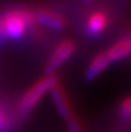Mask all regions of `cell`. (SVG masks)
Listing matches in <instances>:
<instances>
[{"mask_svg":"<svg viewBox=\"0 0 131 132\" xmlns=\"http://www.w3.org/2000/svg\"><path fill=\"white\" fill-rule=\"evenodd\" d=\"M57 81H58L57 78L53 74L45 75L41 80H38L31 88L28 89V92L21 98V102H20L21 111L22 112L30 111L39 102V100L44 96V94L46 92H50L51 88L57 85Z\"/></svg>","mask_w":131,"mask_h":132,"instance_id":"cell-1","label":"cell"},{"mask_svg":"<svg viewBox=\"0 0 131 132\" xmlns=\"http://www.w3.org/2000/svg\"><path fill=\"white\" fill-rule=\"evenodd\" d=\"M28 16L21 13H11L0 22V36L9 37L13 39L20 38L28 24Z\"/></svg>","mask_w":131,"mask_h":132,"instance_id":"cell-2","label":"cell"},{"mask_svg":"<svg viewBox=\"0 0 131 132\" xmlns=\"http://www.w3.org/2000/svg\"><path fill=\"white\" fill-rule=\"evenodd\" d=\"M76 50V44L72 41H64L56 48V50L52 52L51 57L49 58L48 63L45 65V73L48 75H51L58 70L67 59H70Z\"/></svg>","mask_w":131,"mask_h":132,"instance_id":"cell-3","label":"cell"},{"mask_svg":"<svg viewBox=\"0 0 131 132\" xmlns=\"http://www.w3.org/2000/svg\"><path fill=\"white\" fill-rule=\"evenodd\" d=\"M49 93H50L52 102H53V104H55L56 109H57L58 114L60 115V117L67 122L71 118H73L70 101H69V98L66 97V95H65L62 87L56 85V86H53L52 88H51V90L49 92Z\"/></svg>","mask_w":131,"mask_h":132,"instance_id":"cell-4","label":"cell"},{"mask_svg":"<svg viewBox=\"0 0 131 132\" xmlns=\"http://www.w3.org/2000/svg\"><path fill=\"white\" fill-rule=\"evenodd\" d=\"M109 64H110V62H109L106 53H100V55H97L96 57L91 62L88 67L86 68L85 79L87 80V81H93V80L96 79V78L108 67Z\"/></svg>","mask_w":131,"mask_h":132,"instance_id":"cell-5","label":"cell"},{"mask_svg":"<svg viewBox=\"0 0 131 132\" xmlns=\"http://www.w3.org/2000/svg\"><path fill=\"white\" fill-rule=\"evenodd\" d=\"M131 53V46L128 39H122V41L115 43L108 51L106 52L109 62L114 63L125 58Z\"/></svg>","mask_w":131,"mask_h":132,"instance_id":"cell-6","label":"cell"},{"mask_svg":"<svg viewBox=\"0 0 131 132\" xmlns=\"http://www.w3.org/2000/svg\"><path fill=\"white\" fill-rule=\"evenodd\" d=\"M37 21L41 24L49 27L53 30H62L64 28V20L62 16L49 11H41L37 14Z\"/></svg>","mask_w":131,"mask_h":132,"instance_id":"cell-7","label":"cell"},{"mask_svg":"<svg viewBox=\"0 0 131 132\" xmlns=\"http://www.w3.org/2000/svg\"><path fill=\"white\" fill-rule=\"evenodd\" d=\"M107 24V18L102 13H95L88 19L87 31L91 35H97L104 29Z\"/></svg>","mask_w":131,"mask_h":132,"instance_id":"cell-8","label":"cell"},{"mask_svg":"<svg viewBox=\"0 0 131 132\" xmlns=\"http://www.w3.org/2000/svg\"><path fill=\"white\" fill-rule=\"evenodd\" d=\"M121 115L123 118H130L131 117V97L124 98L121 103Z\"/></svg>","mask_w":131,"mask_h":132,"instance_id":"cell-9","label":"cell"},{"mask_svg":"<svg viewBox=\"0 0 131 132\" xmlns=\"http://www.w3.org/2000/svg\"><path fill=\"white\" fill-rule=\"evenodd\" d=\"M69 132H81L80 124H79L78 119L76 118H71L69 121V125H67Z\"/></svg>","mask_w":131,"mask_h":132,"instance_id":"cell-10","label":"cell"},{"mask_svg":"<svg viewBox=\"0 0 131 132\" xmlns=\"http://www.w3.org/2000/svg\"><path fill=\"white\" fill-rule=\"evenodd\" d=\"M5 124H6V121H5L4 116L1 115V112H0V129H2L5 126Z\"/></svg>","mask_w":131,"mask_h":132,"instance_id":"cell-11","label":"cell"},{"mask_svg":"<svg viewBox=\"0 0 131 132\" xmlns=\"http://www.w3.org/2000/svg\"><path fill=\"white\" fill-rule=\"evenodd\" d=\"M129 41V43H130V46H131V37H130V39H128Z\"/></svg>","mask_w":131,"mask_h":132,"instance_id":"cell-12","label":"cell"}]
</instances>
